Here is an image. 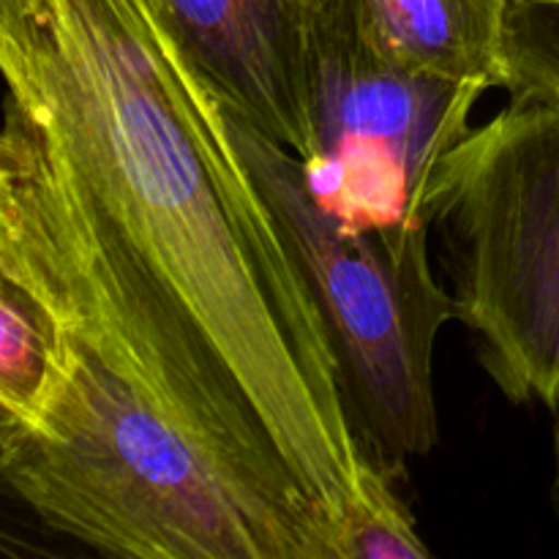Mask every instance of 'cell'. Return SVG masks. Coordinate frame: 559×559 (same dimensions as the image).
Wrapping results in <instances>:
<instances>
[{
  "label": "cell",
  "mask_w": 559,
  "mask_h": 559,
  "mask_svg": "<svg viewBox=\"0 0 559 559\" xmlns=\"http://www.w3.org/2000/svg\"><path fill=\"white\" fill-rule=\"evenodd\" d=\"M331 0H164L224 102L311 162L309 44Z\"/></svg>",
  "instance_id": "8992f818"
},
{
  "label": "cell",
  "mask_w": 559,
  "mask_h": 559,
  "mask_svg": "<svg viewBox=\"0 0 559 559\" xmlns=\"http://www.w3.org/2000/svg\"><path fill=\"white\" fill-rule=\"evenodd\" d=\"M551 413H555V508L559 516V399Z\"/></svg>",
  "instance_id": "7c38bea8"
},
{
  "label": "cell",
  "mask_w": 559,
  "mask_h": 559,
  "mask_svg": "<svg viewBox=\"0 0 559 559\" xmlns=\"http://www.w3.org/2000/svg\"><path fill=\"white\" fill-rule=\"evenodd\" d=\"M516 38L533 47H559V0H513Z\"/></svg>",
  "instance_id": "30bf717a"
},
{
  "label": "cell",
  "mask_w": 559,
  "mask_h": 559,
  "mask_svg": "<svg viewBox=\"0 0 559 559\" xmlns=\"http://www.w3.org/2000/svg\"><path fill=\"white\" fill-rule=\"evenodd\" d=\"M0 478L109 557L331 559L325 530L229 473L66 331L41 418L11 426Z\"/></svg>",
  "instance_id": "7a4b0ae2"
},
{
  "label": "cell",
  "mask_w": 559,
  "mask_h": 559,
  "mask_svg": "<svg viewBox=\"0 0 559 559\" xmlns=\"http://www.w3.org/2000/svg\"><path fill=\"white\" fill-rule=\"evenodd\" d=\"M229 107V104H227ZM229 126L311 289L349 424L388 478L440 440L435 349L456 317L435 276L426 224H349L314 191L306 164L229 107Z\"/></svg>",
  "instance_id": "3957f363"
},
{
  "label": "cell",
  "mask_w": 559,
  "mask_h": 559,
  "mask_svg": "<svg viewBox=\"0 0 559 559\" xmlns=\"http://www.w3.org/2000/svg\"><path fill=\"white\" fill-rule=\"evenodd\" d=\"M0 180H3V169H0ZM0 213H3V205H0Z\"/></svg>",
  "instance_id": "5bb4252c"
},
{
  "label": "cell",
  "mask_w": 559,
  "mask_h": 559,
  "mask_svg": "<svg viewBox=\"0 0 559 559\" xmlns=\"http://www.w3.org/2000/svg\"><path fill=\"white\" fill-rule=\"evenodd\" d=\"M519 47V82L522 80H555L559 82V47Z\"/></svg>",
  "instance_id": "8fae6325"
},
{
  "label": "cell",
  "mask_w": 559,
  "mask_h": 559,
  "mask_svg": "<svg viewBox=\"0 0 559 559\" xmlns=\"http://www.w3.org/2000/svg\"><path fill=\"white\" fill-rule=\"evenodd\" d=\"M407 506L393 491V478L374 475L360 500L344 513L333 535L331 559H426Z\"/></svg>",
  "instance_id": "9c48e42d"
},
{
  "label": "cell",
  "mask_w": 559,
  "mask_h": 559,
  "mask_svg": "<svg viewBox=\"0 0 559 559\" xmlns=\"http://www.w3.org/2000/svg\"><path fill=\"white\" fill-rule=\"evenodd\" d=\"M358 9L377 41L404 63L484 91H516L513 0H358Z\"/></svg>",
  "instance_id": "52a82bcc"
},
{
  "label": "cell",
  "mask_w": 559,
  "mask_h": 559,
  "mask_svg": "<svg viewBox=\"0 0 559 559\" xmlns=\"http://www.w3.org/2000/svg\"><path fill=\"white\" fill-rule=\"evenodd\" d=\"M437 167L424 218L456 320L513 404L559 399V82L522 80Z\"/></svg>",
  "instance_id": "277c9868"
},
{
  "label": "cell",
  "mask_w": 559,
  "mask_h": 559,
  "mask_svg": "<svg viewBox=\"0 0 559 559\" xmlns=\"http://www.w3.org/2000/svg\"><path fill=\"white\" fill-rule=\"evenodd\" d=\"M16 424V418L11 413H5L3 407H0V456H3V442H5V435H9L11 426ZM0 486H3V478H0Z\"/></svg>",
  "instance_id": "4fadbf2b"
},
{
  "label": "cell",
  "mask_w": 559,
  "mask_h": 559,
  "mask_svg": "<svg viewBox=\"0 0 559 559\" xmlns=\"http://www.w3.org/2000/svg\"><path fill=\"white\" fill-rule=\"evenodd\" d=\"M63 353L49 311L0 267V407L20 424L41 418Z\"/></svg>",
  "instance_id": "ba28073f"
},
{
  "label": "cell",
  "mask_w": 559,
  "mask_h": 559,
  "mask_svg": "<svg viewBox=\"0 0 559 559\" xmlns=\"http://www.w3.org/2000/svg\"><path fill=\"white\" fill-rule=\"evenodd\" d=\"M0 267L333 546L382 469L227 102L164 0H0Z\"/></svg>",
  "instance_id": "6da1fadb"
},
{
  "label": "cell",
  "mask_w": 559,
  "mask_h": 559,
  "mask_svg": "<svg viewBox=\"0 0 559 559\" xmlns=\"http://www.w3.org/2000/svg\"><path fill=\"white\" fill-rule=\"evenodd\" d=\"M484 93L399 60L358 0H331L309 44L311 186L349 224H426V191Z\"/></svg>",
  "instance_id": "5b68a950"
}]
</instances>
